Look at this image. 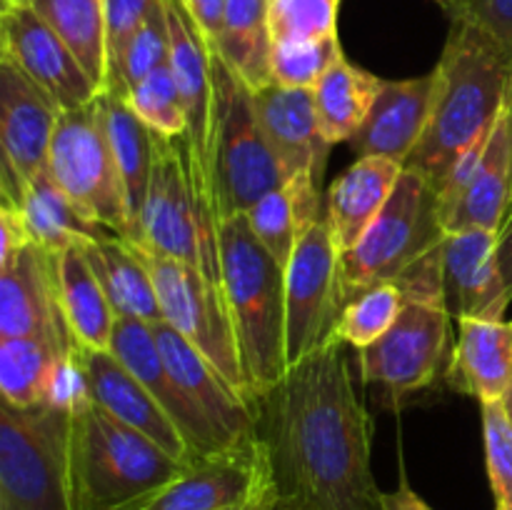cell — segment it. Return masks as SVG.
<instances>
[{"mask_svg":"<svg viewBox=\"0 0 512 510\" xmlns=\"http://www.w3.org/2000/svg\"><path fill=\"white\" fill-rule=\"evenodd\" d=\"M373 433L343 340L293 365L255 405L275 508L385 510L370 463Z\"/></svg>","mask_w":512,"mask_h":510,"instance_id":"1","label":"cell"},{"mask_svg":"<svg viewBox=\"0 0 512 510\" xmlns=\"http://www.w3.org/2000/svg\"><path fill=\"white\" fill-rule=\"evenodd\" d=\"M450 35L435 65L433 115L405 168L438 190L468 148L488 140L508 103L512 55L478 25L450 20Z\"/></svg>","mask_w":512,"mask_h":510,"instance_id":"2","label":"cell"},{"mask_svg":"<svg viewBox=\"0 0 512 510\" xmlns=\"http://www.w3.org/2000/svg\"><path fill=\"white\" fill-rule=\"evenodd\" d=\"M445 238L438 185L403 168L383 213L355 248L340 253L343 300L348 303L370 285L395 283L405 300L443 303Z\"/></svg>","mask_w":512,"mask_h":510,"instance_id":"3","label":"cell"},{"mask_svg":"<svg viewBox=\"0 0 512 510\" xmlns=\"http://www.w3.org/2000/svg\"><path fill=\"white\" fill-rule=\"evenodd\" d=\"M220 275L255 408L288 373L285 268L255 238L245 215L220 223Z\"/></svg>","mask_w":512,"mask_h":510,"instance_id":"4","label":"cell"},{"mask_svg":"<svg viewBox=\"0 0 512 510\" xmlns=\"http://www.w3.org/2000/svg\"><path fill=\"white\" fill-rule=\"evenodd\" d=\"M185 465L93 400L70 413L75 510H123L178 478Z\"/></svg>","mask_w":512,"mask_h":510,"instance_id":"5","label":"cell"},{"mask_svg":"<svg viewBox=\"0 0 512 510\" xmlns=\"http://www.w3.org/2000/svg\"><path fill=\"white\" fill-rule=\"evenodd\" d=\"M0 510H75L68 410L0 400Z\"/></svg>","mask_w":512,"mask_h":510,"instance_id":"6","label":"cell"},{"mask_svg":"<svg viewBox=\"0 0 512 510\" xmlns=\"http://www.w3.org/2000/svg\"><path fill=\"white\" fill-rule=\"evenodd\" d=\"M218 75V143H215V193L220 223L245 215L270 190L288 183L260 125L253 90L228 68L215 50Z\"/></svg>","mask_w":512,"mask_h":510,"instance_id":"7","label":"cell"},{"mask_svg":"<svg viewBox=\"0 0 512 510\" xmlns=\"http://www.w3.org/2000/svg\"><path fill=\"white\" fill-rule=\"evenodd\" d=\"M98 98L78 110L60 113L50 143L48 173L90 223L128 240V203Z\"/></svg>","mask_w":512,"mask_h":510,"instance_id":"8","label":"cell"},{"mask_svg":"<svg viewBox=\"0 0 512 510\" xmlns=\"http://www.w3.org/2000/svg\"><path fill=\"white\" fill-rule=\"evenodd\" d=\"M138 248V245H135ZM153 275L163 323L178 330L253 408L225 295L198 268L138 248ZM255 410V408H253Z\"/></svg>","mask_w":512,"mask_h":510,"instance_id":"9","label":"cell"},{"mask_svg":"<svg viewBox=\"0 0 512 510\" xmlns=\"http://www.w3.org/2000/svg\"><path fill=\"white\" fill-rule=\"evenodd\" d=\"M340 248L325 215L295 245L285 265V355L288 370L335 340L343 315Z\"/></svg>","mask_w":512,"mask_h":510,"instance_id":"10","label":"cell"},{"mask_svg":"<svg viewBox=\"0 0 512 510\" xmlns=\"http://www.w3.org/2000/svg\"><path fill=\"white\" fill-rule=\"evenodd\" d=\"M450 320L443 303L405 300L393 328L358 350L363 383L400 400L445 378L453 358Z\"/></svg>","mask_w":512,"mask_h":510,"instance_id":"11","label":"cell"},{"mask_svg":"<svg viewBox=\"0 0 512 510\" xmlns=\"http://www.w3.org/2000/svg\"><path fill=\"white\" fill-rule=\"evenodd\" d=\"M60 113L18 65L0 58V198L18 203L25 188L48 170Z\"/></svg>","mask_w":512,"mask_h":510,"instance_id":"12","label":"cell"},{"mask_svg":"<svg viewBox=\"0 0 512 510\" xmlns=\"http://www.w3.org/2000/svg\"><path fill=\"white\" fill-rule=\"evenodd\" d=\"M0 48V58L18 65L60 110H78L103 93L68 43L25 0H3Z\"/></svg>","mask_w":512,"mask_h":510,"instance_id":"13","label":"cell"},{"mask_svg":"<svg viewBox=\"0 0 512 510\" xmlns=\"http://www.w3.org/2000/svg\"><path fill=\"white\" fill-rule=\"evenodd\" d=\"M183 138L185 135L180 138L155 135V160L143 215H140V238L133 245L193 265L203 273Z\"/></svg>","mask_w":512,"mask_h":510,"instance_id":"14","label":"cell"},{"mask_svg":"<svg viewBox=\"0 0 512 510\" xmlns=\"http://www.w3.org/2000/svg\"><path fill=\"white\" fill-rule=\"evenodd\" d=\"M55 255L30 243L0 270V338H38L60 355L78 350L60 305Z\"/></svg>","mask_w":512,"mask_h":510,"instance_id":"15","label":"cell"},{"mask_svg":"<svg viewBox=\"0 0 512 510\" xmlns=\"http://www.w3.org/2000/svg\"><path fill=\"white\" fill-rule=\"evenodd\" d=\"M155 340L165 365L188 403L205 423L215 453L255 443V410L235 393L228 380L168 323H155Z\"/></svg>","mask_w":512,"mask_h":510,"instance_id":"16","label":"cell"},{"mask_svg":"<svg viewBox=\"0 0 512 510\" xmlns=\"http://www.w3.org/2000/svg\"><path fill=\"white\" fill-rule=\"evenodd\" d=\"M268 465L258 440L248 448L195 458L178 478L123 510H230L268 485Z\"/></svg>","mask_w":512,"mask_h":510,"instance_id":"17","label":"cell"},{"mask_svg":"<svg viewBox=\"0 0 512 510\" xmlns=\"http://www.w3.org/2000/svg\"><path fill=\"white\" fill-rule=\"evenodd\" d=\"M435 88H438L435 70L420 78L383 80L368 118L350 140L358 158L378 155V158L395 160L405 168L428 130Z\"/></svg>","mask_w":512,"mask_h":510,"instance_id":"18","label":"cell"},{"mask_svg":"<svg viewBox=\"0 0 512 510\" xmlns=\"http://www.w3.org/2000/svg\"><path fill=\"white\" fill-rule=\"evenodd\" d=\"M443 303L453 320H503L508 300L498 268V233L458 230L443 245Z\"/></svg>","mask_w":512,"mask_h":510,"instance_id":"19","label":"cell"},{"mask_svg":"<svg viewBox=\"0 0 512 510\" xmlns=\"http://www.w3.org/2000/svg\"><path fill=\"white\" fill-rule=\"evenodd\" d=\"M253 100L265 138L278 163L283 165L285 178L310 173L323 183L333 145L320 133L313 90L270 83L255 90Z\"/></svg>","mask_w":512,"mask_h":510,"instance_id":"20","label":"cell"},{"mask_svg":"<svg viewBox=\"0 0 512 510\" xmlns=\"http://www.w3.org/2000/svg\"><path fill=\"white\" fill-rule=\"evenodd\" d=\"M83 358L85 370H88L90 400L95 405L158 443L165 453L173 455L180 463L193 460L188 443L173 418L110 350H95V353L83 350Z\"/></svg>","mask_w":512,"mask_h":510,"instance_id":"21","label":"cell"},{"mask_svg":"<svg viewBox=\"0 0 512 510\" xmlns=\"http://www.w3.org/2000/svg\"><path fill=\"white\" fill-rule=\"evenodd\" d=\"M110 353L148 388V393L163 405L165 413L173 418L183 433L185 443H188L190 455L195 458H205V455H218L210 443V435L205 430V423L200 415L195 413L193 405L188 403L183 390L175 383L173 373L165 365L163 353L155 340V330L150 323L143 320H115L113 338H110Z\"/></svg>","mask_w":512,"mask_h":510,"instance_id":"22","label":"cell"},{"mask_svg":"<svg viewBox=\"0 0 512 510\" xmlns=\"http://www.w3.org/2000/svg\"><path fill=\"white\" fill-rule=\"evenodd\" d=\"M445 380L458 393L483 403L503 400L512 388V323L505 320H458Z\"/></svg>","mask_w":512,"mask_h":510,"instance_id":"23","label":"cell"},{"mask_svg":"<svg viewBox=\"0 0 512 510\" xmlns=\"http://www.w3.org/2000/svg\"><path fill=\"white\" fill-rule=\"evenodd\" d=\"M512 213V115L508 103L490 133L478 168L465 183L453 208L443 215L445 230H493L500 233Z\"/></svg>","mask_w":512,"mask_h":510,"instance_id":"24","label":"cell"},{"mask_svg":"<svg viewBox=\"0 0 512 510\" xmlns=\"http://www.w3.org/2000/svg\"><path fill=\"white\" fill-rule=\"evenodd\" d=\"M400 175L403 165L395 160L365 155L333 180L325 200V220L333 230L340 253L355 248L368 233L393 195Z\"/></svg>","mask_w":512,"mask_h":510,"instance_id":"25","label":"cell"},{"mask_svg":"<svg viewBox=\"0 0 512 510\" xmlns=\"http://www.w3.org/2000/svg\"><path fill=\"white\" fill-rule=\"evenodd\" d=\"M98 103L105 135H108L110 150H113L115 168H118L120 180H123L125 203H128V243H138L140 215H143L150 173H153L155 133L135 115L125 95L103 90Z\"/></svg>","mask_w":512,"mask_h":510,"instance_id":"26","label":"cell"},{"mask_svg":"<svg viewBox=\"0 0 512 510\" xmlns=\"http://www.w3.org/2000/svg\"><path fill=\"white\" fill-rule=\"evenodd\" d=\"M80 245L113 305L115 318L143 320L150 325L163 323L153 275L133 243L118 235H105L98 240H85Z\"/></svg>","mask_w":512,"mask_h":510,"instance_id":"27","label":"cell"},{"mask_svg":"<svg viewBox=\"0 0 512 510\" xmlns=\"http://www.w3.org/2000/svg\"><path fill=\"white\" fill-rule=\"evenodd\" d=\"M60 305L65 323L80 350H108L115 328V310L93 273L83 245H70L55 255Z\"/></svg>","mask_w":512,"mask_h":510,"instance_id":"28","label":"cell"},{"mask_svg":"<svg viewBox=\"0 0 512 510\" xmlns=\"http://www.w3.org/2000/svg\"><path fill=\"white\" fill-rule=\"evenodd\" d=\"M383 78L340 55L313 88L315 113L330 145L350 143L368 118Z\"/></svg>","mask_w":512,"mask_h":510,"instance_id":"29","label":"cell"},{"mask_svg":"<svg viewBox=\"0 0 512 510\" xmlns=\"http://www.w3.org/2000/svg\"><path fill=\"white\" fill-rule=\"evenodd\" d=\"M268 13L270 0H228L223 33L215 48L253 93L273 83V35Z\"/></svg>","mask_w":512,"mask_h":510,"instance_id":"30","label":"cell"},{"mask_svg":"<svg viewBox=\"0 0 512 510\" xmlns=\"http://www.w3.org/2000/svg\"><path fill=\"white\" fill-rule=\"evenodd\" d=\"M23 213L25 225L30 230V238L35 245L50 250V253H63L70 245L85 243V240L105 238L108 233L100 225L90 223L68 195L60 190V185L50 178V173H40L33 183L25 188L23 198L15 203Z\"/></svg>","mask_w":512,"mask_h":510,"instance_id":"31","label":"cell"},{"mask_svg":"<svg viewBox=\"0 0 512 510\" xmlns=\"http://www.w3.org/2000/svg\"><path fill=\"white\" fill-rule=\"evenodd\" d=\"M25 3L68 43L85 73L103 90L108 78L105 0H25Z\"/></svg>","mask_w":512,"mask_h":510,"instance_id":"32","label":"cell"},{"mask_svg":"<svg viewBox=\"0 0 512 510\" xmlns=\"http://www.w3.org/2000/svg\"><path fill=\"white\" fill-rule=\"evenodd\" d=\"M55 353L38 338H0V395L15 408L43 405Z\"/></svg>","mask_w":512,"mask_h":510,"instance_id":"33","label":"cell"},{"mask_svg":"<svg viewBox=\"0 0 512 510\" xmlns=\"http://www.w3.org/2000/svg\"><path fill=\"white\" fill-rule=\"evenodd\" d=\"M165 65H170V28L163 0H158L145 23L135 30L130 43L125 45L123 55H120L118 65L110 70L103 90L128 98V93L140 80H145L150 73L165 68Z\"/></svg>","mask_w":512,"mask_h":510,"instance_id":"34","label":"cell"},{"mask_svg":"<svg viewBox=\"0 0 512 510\" xmlns=\"http://www.w3.org/2000/svg\"><path fill=\"white\" fill-rule=\"evenodd\" d=\"M405 308V293L395 283H378L360 290L345 303L335 338L363 350L383 338Z\"/></svg>","mask_w":512,"mask_h":510,"instance_id":"35","label":"cell"},{"mask_svg":"<svg viewBox=\"0 0 512 510\" xmlns=\"http://www.w3.org/2000/svg\"><path fill=\"white\" fill-rule=\"evenodd\" d=\"M130 108L160 138H180L188 133V113L170 65L140 80L128 93Z\"/></svg>","mask_w":512,"mask_h":510,"instance_id":"36","label":"cell"},{"mask_svg":"<svg viewBox=\"0 0 512 510\" xmlns=\"http://www.w3.org/2000/svg\"><path fill=\"white\" fill-rule=\"evenodd\" d=\"M245 218H248L250 230H253L255 238H258L260 243H263V248L285 268V265L290 263V255H293L300 235H303L293 190H290L288 185L270 190L268 195H263V198L245 213Z\"/></svg>","mask_w":512,"mask_h":510,"instance_id":"37","label":"cell"},{"mask_svg":"<svg viewBox=\"0 0 512 510\" xmlns=\"http://www.w3.org/2000/svg\"><path fill=\"white\" fill-rule=\"evenodd\" d=\"M343 55L340 38L323 40H290V43H273V83L283 88H310L318 85L325 70Z\"/></svg>","mask_w":512,"mask_h":510,"instance_id":"38","label":"cell"},{"mask_svg":"<svg viewBox=\"0 0 512 510\" xmlns=\"http://www.w3.org/2000/svg\"><path fill=\"white\" fill-rule=\"evenodd\" d=\"M340 0H270L273 43L323 40L338 35Z\"/></svg>","mask_w":512,"mask_h":510,"instance_id":"39","label":"cell"},{"mask_svg":"<svg viewBox=\"0 0 512 510\" xmlns=\"http://www.w3.org/2000/svg\"><path fill=\"white\" fill-rule=\"evenodd\" d=\"M483 410L485 463L495 510H512V425L503 400L480 405Z\"/></svg>","mask_w":512,"mask_h":510,"instance_id":"40","label":"cell"},{"mask_svg":"<svg viewBox=\"0 0 512 510\" xmlns=\"http://www.w3.org/2000/svg\"><path fill=\"white\" fill-rule=\"evenodd\" d=\"M90 400V385H88V370H85L83 350L75 353L60 355L55 358L53 368L48 375V388H45L43 405H53V408L68 410L73 413L83 403Z\"/></svg>","mask_w":512,"mask_h":510,"instance_id":"41","label":"cell"},{"mask_svg":"<svg viewBox=\"0 0 512 510\" xmlns=\"http://www.w3.org/2000/svg\"><path fill=\"white\" fill-rule=\"evenodd\" d=\"M158 0H105V48H108V75L118 65L125 45L135 30L145 23ZM108 80V78H105Z\"/></svg>","mask_w":512,"mask_h":510,"instance_id":"42","label":"cell"},{"mask_svg":"<svg viewBox=\"0 0 512 510\" xmlns=\"http://www.w3.org/2000/svg\"><path fill=\"white\" fill-rule=\"evenodd\" d=\"M450 20L478 25L512 55V0H458Z\"/></svg>","mask_w":512,"mask_h":510,"instance_id":"43","label":"cell"},{"mask_svg":"<svg viewBox=\"0 0 512 510\" xmlns=\"http://www.w3.org/2000/svg\"><path fill=\"white\" fill-rule=\"evenodd\" d=\"M33 243L18 205L8 198H0V270L8 268L23 248Z\"/></svg>","mask_w":512,"mask_h":510,"instance_id":"44","label":"cell"},{"mask_svg":"<svg viewBox=\"0 0 512 510\" xmlns=\"http://www.w3.org/2000/svg\"><path fill=\"white\" fill-rule=\"evenodd\" d=\"M185 5H188L190 15H193L195 23H198L200 30L205 33L208 43L213 45V48H218L228 0H185Z\"/></svg>","mask_w":512,"mask_h":510,"instance_id":"45","label":"cell"},{"mask_svg":"<svg viewBox=\"0 0 512 510\" xmlns=\"http://www.w3.org/2000/svg\"><path fill=\"white\" fill-rule=\"evenodd\" d=\"M498 268L500 280H503L505 300L512 303V213L498 233Z\"/></svg>","mask_w":512,"mask_h":510,"instance_id":"46","label":"cell"},{"mask_svg":"<svg viewBox=\"0 0 512 510\" xmlns=\"http://www.w3.org/2000/svg\"><path fill=\"white\" fill-rule=\"evenodd\" d=\"M385 510H435V508L425 503V500L410 488L408 480H403L398 488L385 493Z\"/></svg>","mask_w":512,"mask_h":510,"instance_id":"47","label":"cell"},{"mask_svg":"<svg viewBox=\"0 0 512 510\" xmlns=\"http://www.w3.org/2000/svg\"><path fill=\"white\" fill-rule=\"evenodd\" d=\"M270 475V473H268ZM230 510H275V493H273V483L268 480L263 490L255 495L253 500H248L245 505H238V508H230Z\"/></svg>","mask_w":512,"mask_h":510,"instance_id":"48","label":"cell"},{"mask_svg":"<svg viewBox=\"0 0 512 510\" xmlns=\"http://www.w3.org/2000/svg\"><path fill=\"white\" fill-rule=\"evenodd\" d=\"M503 405H505V413H508V420H510V425H512V388L508 390V393H505Z\"/></svg>","mask_w":512,"mask_h":510,"instance_id":"49","label":"cell"},{"mask_svg":"<svg viewBox=\"0 0 512 510\" xmlns=\"http://www.w3.org/2000/svg\"><path fill=\"white\" fill-rule=\"evenodd\" d=\"M433 3H438L440 5V8H443L445 10V13H453V8H455V5H458V0H433Z\"/></svg>","mask_w":512,"mask_h":510,"instance_id":"50","label":"cell"},{"mask_svg":"<svg viewBox=\"0 0 512 510\" xmlns=\"http://www.w3.org/2000/svg\"><path fill=\"white\" fill-rule=\"evenodd\" d=\"M508 108H510V115H512V75H510V88H508Z\"/></svg>","mask_w":512,"mask_h":510,"instance_id":"51","label":"cell"},{"mask_svg":"<svg viewBox=\"0 0 512 510\" xmlns=\"http://www.w3.org/2000/svg\"><path fill=\"white\" fill-rule=\"evenodd\" d=\"M275 510H278V508H275Z\"/></svg>","mask_w":512,"mask_h":510,"instance_id":"52","label":"cell"}]
</instances>
